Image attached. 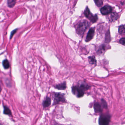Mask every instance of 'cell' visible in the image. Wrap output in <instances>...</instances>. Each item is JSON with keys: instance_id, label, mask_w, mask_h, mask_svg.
<instances>
[{"instance_id": "6", "label": "cell", "mask_w": 125, "mask_h": 125, "mask_svg": "<svg viewBox=\"0 0 125 125\" xmlns=\"http://www.w3.org/2000/svg\"><path fill=\"white\" fill-rule=\"evenodd\" d=\"M113 9L111 6L109 5H106L104 6L101 9V13L103 15H107V14H110L112 11Z\"/></svg>"}, {"instance_id": "21", "label": "cell", "mask_w": 125, "mask_h": 125, "mask_svg": "<svg viewBox=\"0 0 125 125\" xmlns=\"http://www.w3.org/2000/svg\"><path fill=\"white\" fill-rule=\"evenodd\" d=\"M101 102L103 107H104V108H106V109L107 108V104L106 102L105 101V100H104V99H101Z\"/></svg>"}, {"instance_id": "23", "label": "cell", "mask_w": 125, "mask_h": 125, "mask_svg": "<svg viewBox=\"0 0 125 125\" xmlns=\"http://www.w3.org/2000/svg\"><path fill=\"white\" fill-rule=\"evenodd\" d=\"M120 43L123 45L125 44V38H122L120 40Z\"/></svg>"}, {"instance_id": "14", "label": "cell", "mask_w": 125, "mask_h": 125, "mask_svg": "<svg viewBox=\"0 0 125 125\" xmlns=\"http://www.w3.org/2000/svg\"><path fill=\"white\" fill-rule=\"evenodd\" d=\"M3 65L5 69H8L10 68V63L7 60H5L3 61Z\"/></svg>"}, {"instance_id": "25", "label": "cell", "mask_w": 125, "mask_h": 125, "mask_svg": "<svg viewBox=\"0 0 125 125\" xmlns=\"http://www.w3.org/2000/svg\"><path fill=\"white\" fill-rule=\"evenodd\" d=\"M0 125H2V124H0Z\"/></svg>"}, {"instance_id": "3", "label": "cell", "mask_w": 125, "mask_h": 125, "mask_svg": "<svg viewBox=\"0 0 125 125\" xmlns=\"http://www.w3.org/2000/svg\"><path fill=\"white\" fill-rule=\"evenodd\" d=\"M84 14L85 16L93 23H95L98 20V17L97 15L96 14L94 15L90 12L88 7H87L85 9V10L84 11Z\"/></svg>"}, {"instance_id": "16", "label": "cell", "mask_w": 125, "mask_h": 125, "mask_svg": "<svg viewBox=\"0 0 125 125\" xmlns=\"http://www.w3.org/2000/svg\"><path fill=\"white\" fill-rule=\"evenodd\" d=\"M125 27L124 25H122L119 27L118 28V32L120 34L123 35L124 34L125 32Z\"/></svg>"}, {"instance_id": "13", "label": "cell", "mask_w": 125, "mask_h": 125, "mask_svg": "<svg viewBox=\"0 0 125 125\" xmlns=\"http://www.w3.org/2000/svg\"><path fill=\"white\" fill-rule=\"evenodd\" d=\"M89 63L92 65H96V61L95 57L94 56H91L88 57Z\"/></svg>"}, {"instance_id": "11", "label": "cell", "mask_w": 125, "mask_h": 125, "mask_svg": "<svg viewBox=\"0 0 125 125\" xmlns=\"http://www.w3.org/2000/svg\"><path fill=\"white\" fill-rule=\"evenodd\" d=\"M55 88L59 90H65L66 88V83L64 82L61 84L57 85Z\"/></svg>"}, {"instance_id": "4", "label": "cell", "mask_w": 125, "mask_h": 125, "mask_svg": "<svg viewBox=\"0 0 125 125\" xmlns=\"http://www.w3.org/2000/svg\"><path fill=\"white\" fill-rule=\"evenodd\" d=\"M65 101V99L64 96V94L61 93H55L54 94L53 104H57L61 102H64Z\"/></svg>"}, {"instance_id": "17", "label": "cell", "mask_w": 125, "mask_h": 125, "mask_svg": "<svg viewBox=\"0 0 125 125\" xmlns=\"http://www.w3.org/2000/svg\"><path fill=\"white\" fill-rule=\"evenodd\" d=\"M16 2L15 0H9L8 1V5L9 7L10 8H13L16 4Z\"/></svg>"}, {"instance_id": "5", "label": "cell", "mask_w": 125, "mask_h": 125, "mask_svg": "<svg viewBox=\"0 0 125 125\" xmlns=\"http://www.w3.org/2000/svg\"><path fill=\"white\" fill-rule=\"evenodd\" d=\"M72 93L78 98H81L84 96V91L81 89L79 86H73L72 87Z\"/></svg>"}, {"instance_id": "7", "label": "cell", "mask_w": 125, "mask_h": 125, "mask_svg": "<svg viewBox=\"0 0 125 125\" xmlns=\"http://www.w3.org/2000/svg\"><path fill=\"white\" fill-rule=\"evenodd\" d=\"M95 33V28H92L89 30L86 37L85 41L86 42H88L91 40L93 39Z\"/></svg>"}, {"instance_id": "18", "label": "cell", "mask_w": 125, "mask_h": 125, "mask_svg": "<svg viewBox=\"0 0 125 125\" xmlns=\"http://www.w3.org/2000/svg\"><path fill=\"white\" fill-rule=\"evenodd\" d=\"M4 114L8 115H11V114L10 110L6 106L4 107Z\"/></svg>"}, {"instance_id": "22", "label": "cell", "mask_w": 125, "mask_h": 125, "mask_svg": "<svg viewBox=\"0 0 125 125\" xmlns=\"http://www.w3.org/2000/svg\"><path fill=\"white\" fill-rule=\"evenodd\" d=\"M17 31V30L16 29V30H14L13 31L11 32V33L10 36V39H11V38L13 37V36L16 33Z\"/></svg>"}, {"instance_id": "2", "label": "cell", "mask_w": 125, "mask_h": 125, "mask_svg": "<svg viewBox=\"0 0 125 125\" xmlns=\"http://www.w3.org/2000/svg\"><path fill=\"white\" fill-rule=\"evenodd\" d=\"M111 116L109 114H102L99 119V125H109L110 121Z\"/></svg>"}, {"instance_id": "1", "label": "cell", "mask_w": 125, "mask_h": 125, "mask_svg": "<svg viewBox=\"0 0 125 125\" xmlns=\"http://www.w3.org/2000/svg\"><path fill=\"white\" fill-rule=\"evenodd\" d=\"M89 26V24L87 21L86 20L81 21L76 25L77 32L80 35L83 36Z\"/></svg>"}, {"instance_id": "12", "label": "cell", "mask_w": 125, "mask_h": 125, "mask_svg": "<svg viewBox=\"0 0 125 125\" xmlns=\"http://www.w3.org/2000/svg\"><path fill=\"white\" fill-rule=\"evenodd\" d=\"M51 104V100L50 98L47 97L43 103V106L44 107H49Z\"/></svg>"}, {"instance_id": "8", "label": "cell", "mask_w": 125, "mask_h": 125, "mask_svg": "<svg viewBox=\"0 0 125 125\" xmlns=\"http://www.w3.org/2000/svg\"><path fill=\"white\" fill-rule=\"evenodd\" d=\"M79 86L83 90H87L91 88V87L84 82H80L79 83Z\"/></svg>"}, {"instance_id": "9", "label": "cell", "mask_w": 125, "mask_h": 125, "mask_svg": "<svg viewBox=\"0 0 125 125\" xmlns=\"http://www.w3.org/2000/svg\"><path fill=\"white\" fill-rule=\"evenodd\" d=\"M94 111L96 113H101L102 112V109L101 105L98 102H95L94 105Z\"/></svg>"}, {"instance_id": "15", "label": "cell", "mask_w": 125, "mask_h": 125, "mask_svg": "<svg viewBox=\"0 0 125 125\" xmlns=\"http://www.w3.org/2000/svg\"><path fill=\"white\" fill-rule=\"evenodd\" d=\"M106 50V46L105 45H102L99 47V49L98 50V52L99 54H102Z\"/></svg>"}, {"instance_id": "10", "label": "cell", "mask_w": 125, "mask_h": 125, "mask_svg": "<svg viewBox=\"0 0 125 125\" xmlns=\"http://www.w3.org/2000/svg\"><path fill=\"white\" fill-rule=\"evenodd\" d=\"M118 18V15L117 13H113L111 14L109 16V20L110 21L114 22L116 21Z\"/></svg>"}, {"instance_id": "24", "label": "cell", "mask_w": 125, "mask_h": 125, "mask_svg": "<svg viewBox=\"0 0 125 125\" xmlns=\"http://www.w3.org/2000/svg\"><path fill=\"white\" fill-rule=\"evenodd\" d=\"M2 88H1V86L0 85V93H1V91H2Z\"/></svg>"}, {"instance_id": "19", "label": "cell", "mask_w": 125, "mask_h": 125, "mask_svg": "<svg viewBox=\"0 0 125 125\" xmlns=\"http://www.w3.org/2000/svg\"><path fill=\"white\" fill-rule=\"evenodd\" d=\"M94 2L95 3L96 5L98 7H101L103 5V2L101 0H94Z\"/></svg>"}, {"instance_id": "20", "label": "cell", "mask_w": 125, "mask_h": 125, "mask_svg": "<svg viewBox=\"0 0 125 125\" xmlns=\"http://www.w3.org/2000/svg\"><path fill=\"white\" fill-rule=\"evenodd\" d=\"M110 35L109 32L107 33L106 35V41L107 42H109L110 41Z\"/></svg>"}]
</instances>
